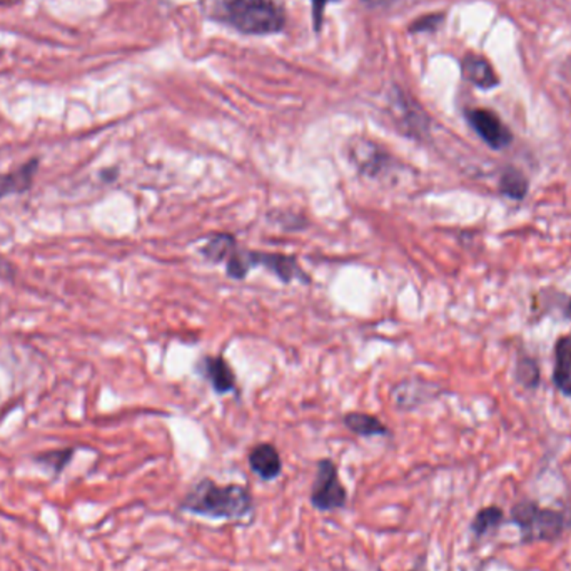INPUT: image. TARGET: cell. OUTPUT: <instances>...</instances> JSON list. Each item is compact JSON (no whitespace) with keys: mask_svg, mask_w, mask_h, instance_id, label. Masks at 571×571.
<instances>
[{"mask_svg":"<svg viewBox=\"0 0 571 571\" xmlns=\"http://www.w3.org/2000/svg\"><path fill=\"white\" fill-rule=\"evenodd\" d=\"M182 512L210 519H241L252 513L254 498L241 485L221 487L210 478L195 485L179 504Z\"/></svg>","mask_w":571,"mask_h":571,"instance_id":"cell-1","label":"cell"},{"mask_svg":"<svg viewBox=\"0 0 571 571\" xmlns=\"http://www.w3.org/2000/svg\"><path fill=\"white\" fill-rule=\"evenodd\" d=\"M214 20L244 36H274L286 28V15L274 0H214Z\"/></svg>","mask_w":571,"mask_h":571,"instance_id":"cell-2","label":"cell"},{"mask_svg":"<svg viewBox=\"0 0 571 571\" xmlns=\"http://www.w3.org/2000/svg\"><path fill=\"white\" fill-rule=\"evenodd\" d=\"M258 266L273 273L282 282H291L294 279L309 282V276L293 256L278 254V252L239 251L236 250L226 261V273L229 278L244 279L250 274L252 267H258Z\"/></svg>","mask_w":571,"mask_h":571,"instance_id":"cell-3","label":"cell"},{"mask_svg":"<svg viewBox=\"0 0 571 571\" xmlns=\"http://www.w3.org/2000/svg\"><path fill=\"white\" fill-rule=\"evenodd\" d=\"M512 521L519 528L523 543L555 542L565 528V518L557 510H544L538 503L521 502L512 510Z\"/></svg>","mask_w":571,"mask_h":571,"instance_id":"cell-4","label":"cell"},{"mask_svg":"<svg viewBox=\"0 0 571 571\" xmlns=\"http://www.w3.org/2000/svg\"><path fill=\"white\" fill-rule=\"evenodd\" d=\"M311 504L320 512H336L346 506L348 493L339 481L335 463L321 460L316 470V478L311 488Z\"/></svg>","mask_w":571,"mask_h":571,"instance_id":"cell-5","label":"cell"},{"mask_svg":"<svg viewBox=\"0 0 571 571\" xmlns=\"http://www.w3.org/2000/svg\"><path fill=\"white\" fill-rule=\"evenodd\" d=\"M468 124L481 140L495 151H502L513 142V134L495 112L488 109H468L464 112Z\"/></svg>","mask_w":571,"mask_h":571,"instance_id":"cell-6","label":"cell"},{"mask_svg":"<svg viewBox=\"0 0 571 571\" xmlns=\"http://www.w3.org/2000/svg\"><path fill=\"white\" fill-rule=\"evenodd\" d=\"M351 161L368 178H383L393 166V157L369 140L356 142L351 149Z\"/></svg>","mask_w":571,"mask_h":571,"instance_id":"cell-7","label":"cell"},{"mask_svg":"<svg viewBox=\"0 0 571 571\" xmlns=\"http://www.w3.org/2000/svg\"><path fill=\"white\" fill-rule=\"evenodd\" d=\"M41 159L32 157L28 163H24L20 168L0 172V199L11 197V195L26 194L34 186L36 174L39 171Z\"/></svg>","mask_w":571,"mask_h":571,"instance_id":"cell-8","label":"cell"},{"mask_svg":"<svg viewBox=\"0 0 571 571\" xmlns=\"http://www.w3.org/2000/svg\"><path fill=\"white\" fill-rule=\"evenodd\" d=\"M199 369L210 379L216 393L226 394L236 390V375L223 356H206L199 362Z\"/></svg>","mask_w":571,"mask_h":571,"instance_id":"cell-9","label":"cell"},{"mask_svg":"<svg viewBox=\"0 0 571 571\" xmlns=\"http://www.w3.org/2000/svg\"><path fill=\"white\" fill-rule=\"evenodd\" d=\"M461 72L466 81H470L472 84L483 89V91H489V89L500 84V79H498L495 69L491 67V64L485 57L478 56L473 52L463 57Z\"/></svg>","mask_w":571,"mask_h":571,"instance_id":"cell-10","label":"cell"},{"mask_svg":"<svg viewBox=\"0 0 571 571\" xmlns=\"http://www.w3.org/2000/svg\"><path fill=\"white\" fill-rule=\"evenodd\" d=\"M250 466L252 472L265 481L276 480L282 473V461L276 446L269 443L256 445L250 453Z\"/></svg>","mask_w":571,"mask_h":571,"instance_id":"cell-11","label":"cell"},{"mask_svg":"<svg viewBox=\"0 0 571 571\" xmlns=\"http://www.w3.org/2000/svg\"><path fill=\"white\" fill-rule=\"evenodd\" d=\"M434 393V386L424 381H403L391 393V400L398 408L411 409L418 404L430 400Z\"/></svg>","mask_w":571,"mask_h":571,"instance_id":"cell-12","label":"cell"},{"mask_svg":"<svg viewBox=\"0 0 571 571\" xmlns=\"http://www.w3.org/2000/svg\"><path fill=\"white\" fill-rule=\"evenodd\" d=\"M553 383L557 390L571 396V337L563 336L555 345V368H553Z\"/></svg>","mask_w":571,"mask_h":571,"instance_id":"cell-13","label":"cell"},{"mask_svg":"<svg viewBox=\"0 0 571 571\" xmlns=\"http://www.w3.org/2000/svg\"><path fill=\"white\" fill-rule=\"evenodd\" d=\"M345 424L349 432H353L358 436H364V438L390 434L388 426L383 421H379L373 415H366V413H348L345 416Z\"/></svg>","mask_w":571,"mask_h":571,"instance_id":"cell-14","label":"cell"},{"mask_svg":"<svg viewBox=\"0 0 571 571\" xmlns=\"http://www.w3.org/2000/svg\"><path fill=\"white\" fill-rule=\"evenodd\" d=\"M236 250V239H234V236L226 234V233H219V234H214V236H210L206 241V244L201 248V252L204 254V258L210 263H226Z\"/></svg>","mask_w":571,"mask_h":571,"instance_id":"cell-15","label":"cell"},{"mask_svg":"<svg viewBox=\"0 0 571 571\" xmlns=\"http://www.w3.org/2000/svg\"><path fill=\"white\" fill-rule=\"evenodd\" d=\"M500 193L512 201H523L528 194L529 182L527 176L515 168H506L503 171L498 182Z\"/></svg>","mask_w":571,"mask_h":571,"instance_id":"cell-16","label":"cell"},{"mask_svg":"<svg viewBox=\"0 0 571 571\" xmlns=\"http://www.w3.org/2000/svg\"><path fill=\"white\" fill-rule=\"evenodd\" d=\"M504 519V513L498 506H487L480 510L472 521V531L476 538H483L488 533L498 528Z\"/></svg>","mask_w":571,"mask_h":571,"instance_id":"cell-17","label":"cell"},{"mask_svg":"<svg viewBox=\"0 0 571 571\" xmlns=\"http://www.w3.org/2000/svg\"><path fill=\"white\" fill-rule=\"evenodd\" d=\"M74 451H75L74 448H60V449L45 451L43 455L36 456V461L57 476L67 468V464L74 458Z\"/></svg>","mask_w":571,"mask_h":571,"instance_id":"cell-18","label":"cell"},{"mask_svg":"<svg viewBox=\"0 0 571 571\" xmlns=\"http://www.w3.org/2000/svg\"><path fill=\"white\" fill-rule=\"evenodd\" d=\"M518 381L528 390L538 386V383H540V369H538L536 362L533 361L531 358H523L521 361L518 362Z\"/></svg>","mask_w":571,"mask_h":571,"instance_id":"cell-19","label":"cell"},{"mask_svg":"<svg viewBox=\"0 0 571 571\" xmlns=\"http://www.w3.org/2000/svg\"><path fill=\"white\" fill-rule=\"evenodd\" d=\"M445 20L443 14H428L419 17L418 20H415L409 26V32L411 34H423V32H434L436 28H440L441 22Z\"/></svg>","mask_w":571,"mask_h":571,"instance_id":"cell-20","label":"cell"},{"mask_svg":"<svg viewBox=\"0 0 571 571\" xmlns=\"http://www.w3.org/2000/svg\"><path fill=\"white\" fill-rule=\"evenodd\" d=\"M337 0H311V11H313V28L316 32H321L322 22H324V11L329 4Z\"/></svg>","mask_w":571,"mask_h":571,"instance_id":"cell-21","label":"cell"},{"mask_svg":"<svg viewBox=\"0 0 571 571\" xmlns=\"http://www.w3.org/2000/svg\"><path fill=\"white\" fill-rule=\"evenodd\" d=\"M17 276V267L11 263L5 256L0 254V279L2 281H14Z\"/></svg>","mask_w":571,"mask_h":571,"instance_id":"cell-22","label":"cell"},{"mask_svg":"<svg viewBox=\"0 0 571 571\" xmlns=\"http://www.w3.org/2000/svg\"><path fill=\"white\" fill-rule=\"evenodd\" d=\"M361 2L369 9H390L401 0H361Z\"/></svg>","mask_w":571,"mask_h":571,"instance_id":"cell-23","label":"cell"}]
</instances>
